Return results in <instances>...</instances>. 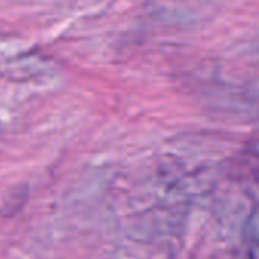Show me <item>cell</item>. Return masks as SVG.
Returning a JSON list of instances; mask_svg holds the SVG:
<instances>
[]
</instances>
